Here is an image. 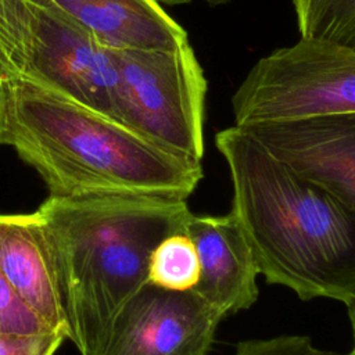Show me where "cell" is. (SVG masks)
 I'll return each mask as SVG.
<instances>
[{"label": "cell", "instance_id": "obj_1", "mask_svg": "<svg viewBox=\"0 0 355 355\" xmlns=\"http://www.w3.org/2000/svg\"><path fill=\"white\" fill-rule=\"evenodd\" d=\"M237 218L269 284L302 301L355 298V214L316 182L269 153L243 128L215 135Z\"/></svg>", "mask_w": 355, "mask_h": 355}, {"label": "cell", "instance_id": "obj_2", "mask_svg": "<svg viewBox=\"0 0 355 355\" xmlns=\"http://www.w3.org/2000/svg\"><path fill=\"white\" fill-rule=\"evenodd\" d=\"M55 266L68 340L98 355L123 305L148 280L154 248L183 232L187 200L150 194L51 197L35 211Z\"/></svg>", "mask_w": 355, "mask_h": 355}, {"label": "cell", "instance_id": "obj_3", "mask_svg": "<svg viewBox=\"0 0 355 355\" xmlns=\"http://www.w3.org/2000/svg\"><path fill=\"white\" fill-rule=\"evenodd\" d=\"M4 144L31 165L51 197L150 194L187 200L201 161L172 154L58 90L4 82Z\"/></svg>", "mask_w": 355, "mask_h": 355}, {"label": "cell", "instance_id": "obj_4", "mask_svg": "<svg viewBox=\"0 0 355 355\" xmlns=\"http://www.w3.org/2000/svg\"><path fill=\"white\" fill-rule=\"evenodd\" d=\"M15 79L58 90L112 119L110 49L51 0H0V80Z\"/></svg>", "mask_w": 355, "mask_h": 355}, {"label": "cell", "instance_id": "obj_5", "mask_svg": "<svg viewBox=\"0 0 355 355\" xmlns=\"http://www.w3.org/2000/svg\"><path fill=\"white\" fill-rule=\"evenodd\" d=\"M110 53L115 71L112 121L159 148L201 161L207 79L191 46Z\"/></svg>", "mask_w": 355, "mask_h": 355}, {"label": "cell", "instance_id": "obj_6", "mask_svg": "<svg viewBox=\"0 0 355 355\" xmlns=\"http://www.w3.org/2000/svg\"><path fill=\"white\" fill-rule=\"evenodd\" d=\"M234 125L355 112V50L300 39L258 60L232 96Z\"/></svg>", "mask_w": 355, "mask_h": 355}, {"label": "cell", "instance_id": "obj_7", "mask_svg": "<svg viewBox=\"0 0 355 355\" xmlns=\"http://www.w3.org/2000/svg\"><path fill=\"white\" fill-rule=\"evenodd\" d=\"M222 319L191 291L147 283L119 311L98 355H208Z\"/></svg>", "mask_w": 355, "mask_h": 355}, {"label": "cell", "instance_id": "obj_8", "mask_svg": "<svg viewBox=\"0 0 355 355\" xmlns=\"http://www.w3.org/2000/svg\"><path fill=\"white\" fill-rule=\"evenodd\" d=\"M240 128L355 214V112L255 122Z\"/></svg>", "mask_w": 355, "mask_h": 355}, {"label": "cell", "instance_id": "obj_9", "mask_svg": "<svg viewBox=\"0 0 355 355\" xmlns=\"http://www.w3.org/2000/svg\"><path fill=\"white\" fill-rule=\"evenodd\" d=\"M183 232L193 240L200 261V279L190 291L223 318L251 308L259 295V269L234 214L190 212Z\"/></svg>", "mask_w": 355, "mask_h": 355}, {"label": "cell", "instance_id": "obj_10", "mask_svg": "<svg viewBox=\"0 0 355 355\" xmlns=\"http://www.w3.org/2000/svg\"><path fill=\"white\" fill-rule=\"evenodd\" d=\"M0 272L50 329L68 338L55 266L36 212L11 214L0 225Z\"/></svg>", "mask_w": 355, "mask_h": 355}, {"label": "cell", "instance_id": "obj_11", "mask_svg": "<svg viewBox=\"0 0 355 355\" xmlns=\"http://www.w3.org/2000/svg\"><path fill=\"white\" fill-rule=\"evenodd\" d=\"M107 49L176 50L186 31L154 0H51Z\"/></svg>", "mask_w": 355, "mask_h": 355}, {"label": "cell", "instance_id": "obj_12", "mask_svg": "<svg viewBox=\"0 0 355 355\" xmlns=\"http://www.w3.org/2000/svg\"><path fill=\"white\" fill-rule=\"evenodd\" d=\"M301 39L355 50V0H293Z\"/></svg>", "mask_w": 355, "mask_h": 355}, {"label": "cell", "instance_id": "obj_13", "mask_svg": "<svg viewBox=\"0 0 355 355\" xmlns=\"http://www.w3.org/2000/svg\"><path fill=\"white\" fill-rule=\"evenodd\" d=\"M200 279V261L184 232L165 237L150 255L148 283L171 291H190Z\"/></svg>", "mask_w": 355, "mask_h": 355}, {"label": "cell", "instance_id": "obj_14", "mask_svg": "<svg viewBox=\"0 0 355 355\" xmlns=\"http://www.w3.org/2000/svg\"><path fill=\"white\" fill-rule=\"evenodd\" d=\"M47 331L54 330L18 295L0 272V333L39 334Z\"/></svg>", "mask_w": 355, "mask_h": 355}, {"label": "cell", "instance_id": "obj_15", "mask_svg": "<svg viewBox=\"0 0 355 355\" xmlns=\"http://www.w3.org/2000/svg\"><path fill=\"white\" fill-rule=\"evenodd\" d=\"M234 355H352L316 347L308 336L283 334L269 338L244 340L236 345Z\"/></svg>", "mask_w": 355, "mask_h": 355}, {"label": "cell", "instance_id": "obj_16", "mask_svg": "<svg viewBox=\"0 0 355 355\" xmlns=\"http://www.w3.org/2000/svg\"><path fill=\"white\" fill-rule=\"evenodd\" d=\"M67 338L64 331L39 334L0 333V355H54Z\"/></svg>", "mask_w": 355, "mask_h": 355}, {"label": "cell", "instance_id": "obj_17", "mask_svg": "<svg viewBox=\"0 0 355 355\" xmlns=\"http://www.w3.org/2000/svg\"><path fill=\"white\" fill-rule=\"evenodd\" d=\"M6 111H7V96L4 82H0V144H4L6 137Z\"/></svg>", "mask_w": 355, "mask_h": 355}, {"label": "cell", "instance_id": "obj_18", "mask_svg": "<svg viewBox=\"0 0 355 355\" xmlns=\"http://www.w3.org/2000/svg\"><path fill=\"white\" fill-rule=\"evenodd\" d=\"M155 3H158L159 6L161 4H165V6H178V4H186V3H191L194 0H154ZM205 3H208L209 6H219V4H226L229 3L230 0H202Z\"/></svg>", "mask_w": 355, "mask_h": 355}, {"label": "cell", "instance_id": "obj_19", "mask_svg": "<svg viewBox=\"0 0 355 355\" xmlns=\"http://www.w3.org/2000/svg\"><path fill=\"white\" fill-rule=\"evenodd\" d=\"M348 308V318H349V323H351V330H352V338H354V349H352V355H355V298L347 305Z\"/></svg>", "mask_w": 355, "mask_h": 355}, {"label": "cell", "instance_id": "obj_20", "mask_svg": "<svg viewBox=\"0 0 355 355\" xmlns=\"http://www.w3.org/2000/svg\"><path fill=\"white\" fill-rule=\"evenodd\" d=\"M10 215H11V214H0V225H1L3 222H6V220L10 218Z\"/></svg>", "mask_w": 355, "mask_h": 355}, {"label": "cell", "instance_id": "obj_21", "mask_svg": "<svg viewBox=\"0 0 355 355\" xmlns=\"http://www.w3.org/2000/svg\"><path fill=\"white\" fill-rule=\"evenodd\" d=\"M0 82H3V80H0Z\"/></svg>", "mask_w": 355, "mask_h": 355}]
</instances>
